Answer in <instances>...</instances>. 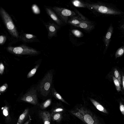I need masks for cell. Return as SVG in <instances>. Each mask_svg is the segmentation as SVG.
Masks as SVG:
<instances>
[{"label":"cell","mask_w":124,"mask_h":124,"mask_svg":"<svg viewBox=\"0 0 124 124\" xmlns=\"http://www.w3.org/2000/svg\"><path fill=\"white\" fill-rule=\"evenodd\" d=\"M119 109L122 114L124 116V105L121 102L120 103Z\"/></svg>","instance_id":"f1b7e54d"},{"label":"cell","mask_w":124,"mask_h":124,"mask_svg":"<svg viewBox=\"0 0 124 124\" xmlns=\"http://www.w3.org/2000/svg\"><path fill=\"white\" fill-rule=\"evenodd\" d=\"M86 21H87L84 19L80 17L75 16L70 17L68 21V23L74 26L79 25Z\"/></svg>","instance_id":"8fae6325"},{"label":"cell","mask_w":124,"mask_h":124,"mask_svg":"<svg viewBox=\"0 0 124 124\" xmlns=\"http://www.w3.org/2000/svg\"><path fill=\"white\" fill-rule=\"evenodd\" d=\"M39 115L42 119L44 124H50L51 114L48 111H41L39 112Z\"/></svg>","instance_id":"30bf717a"},{"label":"cell","mask_w":124,"mask_h":124,"mask_svg":"<svg viewBox=\"0 0 124 124\" xmlns=\"http://www.w3.org/2000/svg\"><path fill=\"white\" fill-rule=\"evenodd\" d=\"M73 5L75 7L79 8H86V3L78 0H74L72 1Z\"/></svg>","instance_id":"2e32d148"},{"label":"cell","mask_w":124,"mask_h":124,"mask_svg":"<svg viewBox=\"0 0 124 124\" xmlns=\"http://www.w3.org/2000/svg\"><path fill=\"white\" fill-rule=\"evenodd\" d=\"M90 100L93 105L98 110L104 113L108 114L106 109L98 102L93 99L90 98Z\"/></svg>","instance_id":"7c38bea8"},{"label":"cell","mask_w":124,"mask_h":124,"mask_svg":"<svg viewBox=\"0 0 124 124\" xmlns=\"http://www.w3.org/2000/svg\"><path fill=\"white\" fill-rule=\"evenodd\" d=\"M3 114L5 117L7 122L9 123L11 121L12 119L10 113L9 108L7 105H6L2 108Z\"/></svg>","instance_id":"4fadbf2b"},{"label":"cell","mask_w":124,"mask_h":124,"mask_svg":"<svg viewBox=\"0 0 124 124\" xmlns=\"http://www.w3.org/2000/svg\"><path fill=\"white\" fill-rule=\"evenodd\" d=\"M112 79L115 84L116 89L118 92L121 91V85L118 81L114 76L113 75L112 76Z\"/></svg>","instance_id":"ffe728a7"},{"label":"cell","mask_w":124,"mask_h":124,"mask_svg":"<svg viewBox=\"0 0 124 124\" xmlns=\"http://www.w3.org/2000/svg\"><path fill=\"white\" fill-rule=\"evenodd\" d=\"M7 50L12 54L19 55H35L39 53L35 49L25 46L15 47L10 46L7 48Z\"/></svg>","instance_id":"277c9868"},{"label":"cell","mask_w":124,"mask_h":124,"mask_svg":"<svg viewBox=\"0 0 124 124\" xmlns=\"http://www.w3.org/2000/svg\"><path fill=\"white\" fill-rule=\"evenodd\" d=\"M124 52V50L123 49H121L117 52L116 55L117 57H120L122 55Z\"/></svg>","instance_id":"f546056e"},{"label":"cell","mask_w":124,"mask_h":124,"mask_svg":"<svg viewBox=\"0 0 124 124\" xmlns=\"http://www.w3.org/2000/svg\"><path fill=\"white\" fill-rule=\"evenodd\" d=\"M5 70V67L2 63H1L0 64V74L2 75L4 72Z\"/></svg>","instance_id":"83f0119b"},{"label":"cell","mask_w":124,"mask_h":124,"mask_svg":"<svg viewBox=\"0 0 124 124\" xmlns=\"http://www.w3.org/2000/svg\"></svg>","instance_id":"836d02e7"},{"label":"cell","mask_w":124,"mask_h":124,"mask_svg":"<svg viewBox=\"0 0 124 124\" xmlns=\"http://www.w3.org/2000/svg\"><path fill=\"white\" fill-rule=\"evenodd\" d=\"M53 76L50 72L48 73L41 82L39 86V90L43 96H47L48 94L51 87Z\"/></svg>","instance_id":"3957f363"},{"label":"cell","mask_w":124,"mask_h":124,"mask_svg":"<svg viewBox=\"0 0 124 124\" xmlns=\"http://www.w3.org/2000/svg\"><path fill=\"white\" fill-rule=\"evenodd\" d=\"M39 66V65H37L29 73L27 76L28 78L32 77L35 75Z\"/></svg>","instance_id":"7402d4cb"},{"label":"cell","mask_w":124,"mask_h":124,"mask_svg":"<svg viewBox=\"0 0 124 124\" xmlns=\"http://www.w3.org/2000/svg\"><path fill=\"white\" fill-rule=\"evenodd\" d=\"M111 34L110 32H108L107 34L106 37L108 39H110L111 37Z\"/></svg>","instance_id":"1f68e13d"},{"label":"cell","mask_w":124,"mask_h":124,"mask_svg":"<svg viewBox=\"0 0 124 124\" xmlns=\"http://www.w3.org/2000/svg\"><path fill=\"white\" fill-rule=\"evenodd\" d=\"M7 38L3 35H1L0 36V44L3 45L4 44L6 41Z\"/></svg>","instance_id":"484cf974"},{"label":"cell","mask_w":124,"mask_h":124,"mask_svg":"<svg viewBox=\"0 0 124 124\" xmlns=\"http://www.w3.org/2000/svg\"><path fill=\"white\" fill-rule=\"evenodd\" d=\"M65 111L64 109L61 107H55L53 109L52 111V113H63Z\"/></svg>","instance_id":"603a6c76"},{"label":"cell","mask_w":124,"mask_h":124,"mask_svg":"<svg viewBox=\"0 0 124 124\" xmlns=\"http://www.w3.org/2000/svg\"><path fill=\"white\" fill-rule=\"evenodd\" d=\"M71 32L74 35L78 38H81L84 36L83 33L78 30L73 29L71 30Z\"/></svg>","instance_id":"44dd1931"},{"label":"cell","mask_w":124,"mask_h":124,"mask_svg":"<svg viewBox=\"0 0 124 124\" xmlns=\"http://www.w3.org/2000/svg\"><path fill=\"white\" fill-rule=\"evenodd\" d=\"M8 88V85L7 83H5L0 88V93H3L5 92Z\"/></svg>","instance_id":"cb8c5ba5"},{"label":"cell","mask_w":124,"mask_h":124,"mask_svg":"<svg viewBox=\"0 0 124 124\" xmlns=\"http://www.w3.org/2000/svg\"><path fill=\"white\" fill-rule=\"evenodd\" d=\"M46 10L47 14L60 27L64 25L65 23L61 20L54 11L49 8H46Z\"/></svg>","instance_id":"ba28073f"},{"label":"cell","mask_w":124,"mask_h":124,"mask_svg":"<svg viewBox=\"0 0 124 124\" xmlns=\"http://www.w3.org/2000/svg\"><path fill=\"white\" fill-rule=\"evenodd\" d=\"M63 114L61 113H52L51 118L53 121L59 122L63 118Z\"/></svg>","instance_id":"9a60e30c"},{"label":"cell","mask_w":124,"mask_h":124,"mask_svg":"<svg viewBox=\"0 0 124 124\" xmlns=\"http://www.w3.org/2000/svg\"><path fill=\"white\" fill-rule=\"evenodd\" d=\"M70 112L86 124H101L95 115L90 110L84 106L76 108Z\"/></svg>","instance_id":"6da1fadb"},{"label":"cell","mask_w":124,"mask_h":124,"mask_svg":"<svg viewBox=\"0 0 124 124\" xmlns=\"http://www.w3.org/2000/svg\"><path fill=\"white\" fill-rule=\"evenodd\" d=\"M0 13L4 23L10 34L13 36L18 38V33L10 15L2 7L0 9Z\"/></svg>","instance_id":"7a4b0ae2"},{"label":"cell","mask_w":124,"mask_h":124,"mask_svg":"<svg viewBox=\"0 0 124 124\" xmlns=\"http://www.w3.org/2000/svg\"><path fill=\"white\" fill-rule=\"evenodd\" d=\"M21 100L34 105H37L38 101L36 90L34 88L30 89L21 97Z\"/></svg>","instance_id":"8992f818"},{"label":"cell","mask_w":124,"mask_h":124,"mask_svg":"<svg viewBox=\"0 0 124 124\" xmlns=\"http://www.w3.org/2000/svg\"><path fill=\"white\" fill-rule=\"evenodd\" d=\"M32 8L33 12L35 14H38L40 13V9L36 5H34L32 7Z\"/></svg>","instance_id":"d4e9b609"},{"label":"cell","mask_w":124,"mask_h":124,"mask_svg":"<svg viewBox=\"0 0 124 124\" xmlns=\"http://www.w3.org/2000/svg\"><path fill=\"white\" fill-rule=\"evenodd\" d=\"M51 101V99H47L41 104L40 106V108L42 110L46 109L50 105Z\"/></svg>","instance_id":"d6986e66"},{"label":"cell","mask_w":124,"mask_h":124,"mask_svg":"<svg viewBox=\"0 0 124 124\" xmlns=\"http://www.w3.org/2000/svg\"><path fill=\"white\" fill-rule=\"evenodd\" d=\"M113 76L119 82L120 85H122V80L121 76L119 71L117 69H115L113 70Z\"/></svg>","instance_id":"ac0fdd59"},{"label":"cell","mask_w":124,"mask_h":124,"mask_svg":"<svg viewBox=\"0 0 124 124\" xmlns=\"http://www.w3.org/2000/svg\"><path fill=\"white\" fill-rule=\"evenodd\" d=\"M28 108L26 109L23 113L20 115L17 124H22L27 117L29 111Z\"/></svg>","instance_id":"5bb4252c"},{"label":"cell","mask_w":124,"mask_h":124,"mask_svg":"<svg viewBox=\"0 0 124 124\" xmlns=\"http://www.w3.org/2000/svg\"><path fill=\"white\" fill-rule=\"evenodd\" d=\"M25 37L28 40L33 39L35 38L36 36L33 34H26L25 35Z\"/></svg>","instance_id":"4316f807"},{"label":"cell","mask_w":124,"mask_h":124,"mask_svg":"<svg viewBox=\"0 0 124 124\" xmlns=\"http://www.w3.org/2000/svg\"><path fill=\"white\" fill-rule=\"evenodd\" d=\"M74 26L82 29L88 32H90L92 31L95 28L93 23L88 21Z\"/></svg>","instance_id":"9c48e42d"},{"label":"cell","mask_w":124,"mask_h":124,"mask_svg":"<svg viewBox=\"0 0 124 124\" xmlns=\"http://www.w3.org/2000/svg\"><path fill=\"white\" fill-rule=\"evenodd\" d=\"M53 9L61 20L65 24L68 23L69 18L76 16L75 12L65 8L55 7Z\"/></svg>","instance_id":"5b68a950"},{"label":"cell","mask_w":124,"mask_h":124,"mask_svg":"<svg viewBox=\"0 0 124 124\" xmlns=\"http://www.w3.org/2000/svg\"><path fill=\"white\" fill-rule=\"evenodd\" d=\"M31 120L30 119H29L28 121L26 122L24 124H29L30 123Z\"/></svg>","instance_id":"d6a6232c"},{"label":"cell","mask_w":124,"mask_h":124,"mask_svg":"<svg viewBox=\"0 0 124 124\" xmlns=\"http://www.w3.org/2000/svg\"><path fill=\"white\" fill-rule=\"evenodd\" d=\"M121 76L122 80V84L123 86V90L124 91V74L122 72L121 73Z\"/></svg>","instance_id":"4dcf8cb0"},{"label":"cell","mask_w":124,"mask_h":124,"mask_svg":"<svg viewBox=\"0 0 124 124\" xmlns=\"http://www.w3.org/2000/svg\"><path fill=\"white\" fill-rule=\"evenodd\" d=\"M60 27L54 23H50L46 25V28L48 31V37L51 39L57 35V32L60 29Z\"/></svg>","instance_id":"52a82bcc"},{"label":"cell","mask_w":124,"mask_h":124,"mask_svg":"<svg viewBox=\"0 0 124 124\" xmlns=\"http://www.w3.org/2000/svg\"><path fill=\"white\" fill-rule=\"evenodd\" d=\"M52 93L54 96L57 99L69 105V104L54 89L52 90Z\"/></svg>","instance_id":"e0dca14e"}]
</instances>
